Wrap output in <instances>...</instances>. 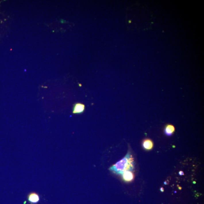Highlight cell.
I'll list each match as a JSON object with an SVG mask.
<instances>
[{
	"instance_id": "1",
	"label": "cell",
	"mask_w": 204,
	"mask_h": 204,
	"mask_svg": "<svg viewBox=\"0 0 204 204\" xmlns=\"http://www.w3.org/2000/svg\"><path fill=\"white\" fill-rule=\"evenodd\" d=\"M134 167V158L129 151L124 158L112 165L109 170L116 174L122 175L126 171H132Z\"/></svg>"
},
{
	"instance_id": "2",
	"label": "cell",
	"mask_w": 204,
	"mask_h": 204,
	"mask_svg": "<svg viewBox=\"0 0 204 204\" xmlns=\"http://www.w3.org/2000/svg\"><path fill=\"white\" fill-rule=\"evenodd\" d=\"M84 104L81 103H76L74 104L72 109V113L75 114H81L85 110Z\"/></svg>"
},
{
	"instance_id": "3",
	"label": "cell",
	"mask_w": 204,
	"mask_h": 204,
	"mask_svg": "<svg viewBox=\"0 0 204 204\" xmlns=\"http://www.w3.org/2000/svg\"><path fill=\"white\" fill-rule=\"evenodd\" d=\"M176 128L173 125L168 124L165 126L164 128V133L166 136H171L175 132Z\"/></svg>"
},
{
	"instance_id": "4",
	"label": "cell",
	"mask_w": 204,
	"mask_h": 204,
	"mask_svg": "<svg viewBox=\"0 0 204 204\" xmlns=\"http://www.w3.org/2000/svg\"><path fill=\"white\" fill-rule=\"evenodd\" d=\"M142 145L144 149L147 151H149L153 148L154 144L151 139L147 138L143 140Z\"/></svg>"
},
{
	"instance_id": "5",
	"label": "cell",
	"mask_w": 204,
	"mask_h": 204,
	"mask_svg": "<svg viewBox=\"0 0 204 204\" xmlns=\"http://www.w3.org/2000/svg\"><path fill=\"white\" fill-rule=\"evenodd\" d=\"M28 199L31 203H36L39 201V197L37 193H32L29 194Z\"/></svg>"
},
{
	"instance_id": "6",
	"label": "cell",
	"mask_w": 204,
	"mask_h": 204,
	"mask_svg": "<svg viewBox=\"0 0 204 204\" xmlns=\"http://www.w3.org/2000/svg\"><path fill=\"white\" fill-rule=\"evenodd\" d=\"M124 180L127 182H131L134 178V175L131 171H126L122 175Z\"/></svg>"
},
{
	"instance_id": "7",
	"label": "cell",
	"mask_w": 204,
	"mask_h": 204,
	"mask_svg": "<svg viewBox=\"0 0 204 204\" xmlns=\"http://www.w3.org/2000/svg\"><path fill=\"white\" fill-rule=\"evenodd\" d=\"M179 174L180 175V176H183V175H184V173L182 171H180Z\"/></svg>"
},
{
	"instance_id": "8",
	"label": "cell",
	"mask_w": 204,
	"mask_h": 204,
	"mask_svg": "<svg viewBox=\"0 0 204 204\" xmlns=\"http://www.w3.org/2000/svg\"><path fill=\"white\" fill-rule=\"evenodd\" d=\"M160 190H161V191L163 192L164 191V189L163 188H161Z\"/></svg>"
}]
</instances>
